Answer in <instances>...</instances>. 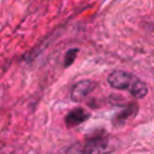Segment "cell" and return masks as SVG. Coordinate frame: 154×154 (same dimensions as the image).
Returning <instances> with one entry per match:
<instances>
[{
    "instance_id": "cell-3",
    "label": "cell",
    "mask_w": 154,
    "mask_h": 154,
    "mask_svg": "<svg viewBox=\"0 0 154 154\" xmlns=\"http://www.w3.org/2000/svg\"><path fill=\"white\" fill-rule=\"evenodd\" d=\"M94 88H95V83L93 81L89 79L79 81L73 85L71 90V99L76 102H81L94 90Z\"/></svg>"
},
{
    "instance_id": "cell-2",
    "label": "cell",
    "mask_w": 154,
    "mask_h": 154,
    "mask_svg": "<svg viewBox=\"0 0 154 154\" xmlns=\"http://www.w3.org/2000/svg\"><path fill=\"white\" fill-rule=\"evenodd\" d=\"M113 150L111 140L105 135H94L67 148L65 154H109Z\"/></svg>"
},
{
    "instance_id": "cell-4",
    "label": "cell",
    "mask_w": 154,
    "mask_h": 154,
    "mask_svg": "<svg viewBox=\"0 0 154 154\" xmlns=\"http://www.w3.org/2000/svg\"><path fill=\"white\" fill-rule=\"evenodd\" d=\"M88 118H89V113H87L83 108H73L72 111H70L66 114L65 123H66V126L72 128V126L82 124Z\"/></svg>"
},
{
    "instance_id": "cell-1",
    "label": "cell",
    "mask_w": 154,
    "mask_h": 154,
    "mask_svg": "<svg viewBox=\"0 0 154 154\" xmlns=\"http://www.w3.org/2000/svg\"><path fill=\"white\" fill-rule=\"evenodd\" d=\"M107 82L114 89L128 90L136 99H142L148 93V87L144 82H142L132 73L123 70H116L111 72Z\"/></svg>"
}]
</instances>
